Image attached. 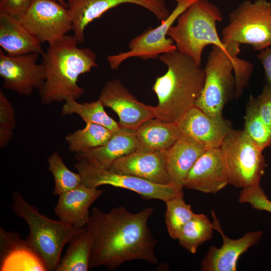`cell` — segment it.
Masks as SVG:
<instances>
[{"instance_id": "1", "label": "cell", "mask_w": 271, "mask_h": 271, "mask_svg": "<svg viewBox=\"0 0 271 271\" xmlns=\"http://www.w3.org/2000/svg\"><path fill=\"white\" fill-rule=\"evenodd\" d=\"M153 213L151 207L134 213L121 206L107 212L93 208L85 226L92 240L89 268L113 270L133 260L157 263V241L148 224Z\"/></svg>"}, {"instance_id": "2", "label": "cell", "mask_w": 271, "mask_h": 271, "mask_svg": "<svg viewBox=\"0 0 271 271\" xmlns=\"http://www.w3.org/2000/svg\"><path fill=\"white\" fill-rule=\"evenodd\" d=\"M78 44L68 35L49 44L42 55L46 78L39 90L42 104L65 101L69 97L77 100L83 95L84 89L78 85V78L98 65L95 53L78 47Z\"/></svg>"}, {"instance_id": "3", "label": "cell", "mask_w": 271, "mask_h": 271, "mask_svg": "<svg viewBox=\"0 0 271 271\" xmlns=\"http://www.w3.org/2000/svg\"><path fill=\"white\" fill-rule=\"evenodd\" d=\"M168 67L166 73L158 77L152 87L158 103L152 108L155 118L177 123L195 105L204 86V68L177 50L159 56Z\"/></svg>"}, {"instance_id": "4", "label": "cell", "mask_w": 271, "mask_h": 271, "mask_svg": "<svg viewBox=\"0 0 271 271\" xmlns=\"http://www.w3.org/2000/svg\"><path fill=\"white\" fill-rule=\"evenodd\" d=\"M222 20V13L217 6L208 0H197L178 17L176 25L169 29L167 36L173 40L180 53L201 66L202 52L208 45L218 47L229 54L216 29V23Z\"/></svg>"}, {"instance_id": "5", "label": "cell", "mask_w": 271, "mask_h": 271, "mask_svg": "<svg viewBox=\"0 0 271 271\" xmlns=\"http://www.w3.org/2000/svg\"><path fill=\"white\" fill-rule=\"evenodd\" d=\"M10 207L28 224L29 234L26 241L43 259L49 270L55 271L64 246L83 228H78L41 214L18 191L12 194Z\"/></svg>"}, {"instance_id": "6", "label": "cell", "mask_w": 271, "mask_h": 271, "mask_svg": "<svg viewBox=\"0 0 271 271\" xmlns=\"http://www.w3.org/2000/svg\"><path fill=\"white\" fill-rule=\"evenodd\" d=\"M245 64V60L237 62L220 48L212 46L204 68V86L195 106L210 116H222L225 105L235 98L234 71H241Z\"/></svg>"}, {"instance_id": "7", "label": "cell", "mask_w": 271, "mask_h": 271, "mask_svg": "<svg viewBox=\"0 0 271 271\" xmlns=\"http://www.w3.org/2000/svg\"><path fill=\"white\" fill-rule=\"evenodd\" d=\"M220 148L229 184L242 189L260 186L266 168L263 151L243 129L232 128Z\"/></svg>"}, {"instance_id": "8", "label": "cell", "mask_w": 271, "mask_h": 271, "mask_svg": "<svg viewBox=\"0 0 271 271\" xmlns=\"http://www.w3.org/2000/svg\"><path fill=\"white\" fill-rule=\"evenodd\" d=\"M221 40L226 47L232 43L244 44L260 51L271 46V2H242L230 14Z\"/></svg>"}, {"instance_id": "9", "label": "cell", "mask_w": 271, "mask_h": 271, "mask_svg": "<svg viewBox=\"0 0 271 271\" xmlns=\"http://www.w3.org/2000/svg\"><path fill=\"white\" fill-rule=\"evenodd\" d=\"M77 161L74 167L80 175L82 184L89 187L110 185L133 191L146 200L158 199L165 203L177 196L184 195L183 190L172 184H159L135 176L113 172L97 167L84 159Z\"/></svg>"}, {"instance_id": "10", "label": "cell", "mask_w": 271, "mask_h": 271, "mask_svg": "<svg viewBox=\"0 0 271 271\" xmlns=\"http://www.w3.org/2000/svg\"><path fill=\"white\" fill-rule=\"evenodd\" d=\"M175 1L177 3L176 8L167 19L161 21L160 25L147 30L131 40L128 51L107 56V62L112 70L117 69L122 62L130 57L156 59L162 54L177 50L173 40L167 36L168 31L178 17L197 0Z\"/></svg>"}, {"instance_id": "11", "label": "cell", "mask_w": 271, "mask_h": 271, "mask_svg": "<svg viewBox=\"0 0 271 271\" xmlns=\"http://www.w3.org/2000/svg\"><path fill=\"white\" fill-rule=\"evenodd\" d=\"M16 18L41 43L50 44L72 31L67 8L56 0H31Z\"/></svg>"}, {"instance_id": "12", "label": "cell", "mask_w": 271, "mask_h": 271, "mask_svg": "<svg viewBox=\"0 0 271 271\" xmlns=\"http://www.w3.org/2000/svg\"><path fill=\"white\" fill-rule=\"evenodd\" d=\"M72 22L73 36L79 44L84 42V31L92 21L110 9L122 4H133L152 12L158 20L167 19L170 13L165 0H66Z\"/></svg>"}, {"instance_id": "13", "label": "cell", "mask_w": 271, "mask_h": 271, "mask_svg": "<svg viewBox=\"0 0 271 271\" xmlns=\"http://www.w3.org/2000/svg\"><path fill=\"white\" fill-rule=\"evenodd\" d=\"M37 53L9 56L0 50V76L4 88L20 95L29 96L35 89L39 90L45 81L43 63L38 64Z\"/></svg>"}, {"instance_id": "14", "label": "cell", "mask_w": 271, "mask_h": 271, "mask_svg": "<svg viewBox=\"0 0 271 271\" xmlns=\"http://www.w3.org/2000/svg\"><path fill=\"white\" fill-rule=\"evenodd\" d=\"M214 230L221 235L220 247L211 246L200 262L202 271H236L240 256L251 247L258 243L262 236L260 230L250 231L238 239H231L224 233L216 213L211 210Z\"/></svg>"}, {"instance_id": "15", "label": "cell", "mask_w": 271, "mask_h": 271, "mask_svg": "<svg viewBox=\"0 0 271 271\" xmlns=\"http://www.w3.org/2000/svg\"><path fill=\"white\" fill-rule=\"evenodd\" d=\"M98 99L104 107L117 114L123 127L136 130L145 121L155 118L152 106L138 101L118 79L106 82Z\"/></svg>"}, {"instance_id": "16", "label": "cell", "mask_w": 271, "mask_h": 271, "mask_svg": "<svg viewBox=\"0 0 271 271\" xmlns=\"http://www.w3.org/2000/svg\"><path fill=\"white\" fill-rule=\"evenodd\" d=\"M176 124L182 134L207 149L219 148L233 128L231 122L222 116H210L196 106L188 110Z\"/></svg>"}, {"instance_id": "17", "label": "cell", "mask_w": 271, "mask_h": 271, "mask_svg": "<svg viewBox=\"0 0 271 271\" xmlns=\"http://www.w3.org/2000/svg\"><path fill=\"white\" fill-rule=\"evenodd\" d=\"M108 170L154 183L172 184L164 151L141 148L115 161Z\"/></svg>"}, {"instance_id": "18", "label": "cell", "mask_w": 271, "mask_h": 271, "mask_svg": "<svg viewBox=\"0 0 271 271\" xmlns=\"http://www.w3.org/2000/svg\"><path fill=\"white\" fill-rule=\"evenodd\" d=\"M228 184V177L219 148L207 149L189 171L184 188L216 194Z\"/></svg>"}, {"instance_id": "19", "label": "cell", "mask_w": 271, "mask_h": 271, "mask_svg": "<svg viewBox=\"0 0 271 271\" xmlns=\"http://www.w3.org/2000/svg\"><path fill=\"white\" fill-rule=\"evenodd\" d=\"M1 271H48L43 259L26 239L0 227Z\"/></svg>"}, {"instance_id": "20", "label": "cell", "mask_w": 271, "mask_h": 271, "mask_svg": "<svg viewBox=\"0 0 271 271\" xmlns=\"http://www.w3.org/2000/svg\"><path fill=\"white\" fill-rule=\"evenodd\" d=\"M103 193L102 190L82 184L59 195L54 212L61 221L78 228H84L90 218L89 207Z\"/></svg>"}, {"instance_id": "21", "label": "cell", "mask_w": 271, "mask_h": 271, "mask_svg": "<svg viewBox=\"0 0 271 271\" xmlns=\"http://www.w3.org/2000/svg\"><path fill=\"white\" fill-rule=\"evenodd\" d=\"M141 148L136 130L121 126L113 132L103 145L83 152L75 153L76 161L84 159L100 168L108 170L118 159Z\"/></svg>"}, {"instance_id": "22", "label": "cell", "mask_w": 271, "mask_h": 271, "mask_svg": "<svg viewBox=\"0 0 271 271\" xmlns=\"http://www.w3.org/2000/svg\"><path fill=\"white\" fill-rule=\"evenodd\" d=\"M207 149L190 137L181 134L170 148L164 151L167 170L173 185L183 189L189 171Z\"/></svg>"}, {"instance_id": "23", "label": "cell", "mask_w": 271, "mask_h": 271, "mask_svg": "<svg viewBox=\"0 0 271 271\" xmlns=\"http://www.w3.org/2000/svg\"><path fill=\"white\" fill-rule=\"evenodd\" d=\"M41 42L15 16L0 13V46L9 56L43 55Z\"/></svg>"}, {"instance_id": "24", "label": "cell", "mask_w": 271, "mask_h": 271, "mask_svg": "<svg viewBox=\"0 0 271 271\" xmlns=\"http://www.w3.org/2000/svg\"><path fill=\"white\" fill-rule=\"evenodd\" d=\"M136 134L142 148L165 151L182 134L176 123L153 118L143 123L136 130Z\"/></svg>"}, {"instance_id": "25", "label": "cell", "mask_w": 271, "mask_h": 271, "mask_svg": "<svg viewBox=\"0 0 271 271\" xmlns=\"http://www.w3.org/2000/svg\"><path fill=\"white\" fill-rule=\"evenodd\" d=\"M68 247L55 271H87L92 240L85 227L68 243Z\"/></svg>"}, {"instance_id": "26", "label": "cell", "mask_w": 271, "mask_h": 271, "mask_svg": "<svg viewBox=\"0 0 271 271\" xmlns=\"http://www.w3.org/2000/svg\"><path fill=\"white\" fill-rule=\"evenodd\" d=\"M104 107L99 99L95 101L80 103L73 98L69 97L62 107L61 114L63 116L77 114L86 124H99L114 132L121 125L107 114Z\"/></svg>"}, {"instance_id": "27", "label": "cell", "mask_w": 271, "mask_h": 271, "mask_svg": "<svg viewBox=\"0 0 271 271\" xmlns=\"http://www.w3.org/2000/svg\"><path fill=\"white\" fill-rule=\"evenodd\" d=\"M113 132L108 128L94 123L86 124L82 129L68 134L65 140L71 153H78L104 145Z\"/></svg>"}, {"instance_id": "28", "label": "cell", "mask_w": 271, "mask_h": 271, "mask_svg": "<svg viewBox=\"0 0 271 271\" xmlns=\"http://www.w3.org/2000/svg\"><path fill=\"white\" fill-rule=\"evenodd\" d=\"M214 230L212 222L204 214H195L182 228L178 238L179 244L191 253L210 240Z\"/></svg>"}, {"instance_id": "29", "label": "cell", "mask_w": 271, "mask_h": 271, "mask_svg": "<svg viewBox=\"0 0 271 271\" xmlns=\"http://www.w3.org/2000/svg\"><path fill=\"white\" fill-rule=\"evenodd\" d=\"M244 118L243 130L250 139L262 151L271 147V128L261 117L252 95L249 96Z\"/></svg>"}, {"instance_id": "30", "label": "cell", "mask_w": 271, "mask_h": 271, "mask_svg": "<svg viewBox=\"0 0 271 271\" xmlns=\"http://www.w3.org/2000/svg\"><path fill=\"white\" fill-rule=\"evenodd\" d=\"M165 203V223L168 232L171 238L177 239L183 227L195 213L192 210L191 206L185 202L184 195L177 196Z\"/></svg>"}, {"instance_id": "31", "label": "cell", "mask_w": 271, "mask_h": 271, "mask_svg": "<svg viewBox=\"0 0 271 271\" xmlns=\"http://www.w3.org/2000/svg\"><path fill=\"white\" fill-rule=\"evenodd\" d=\"M48 170L52 173L55 182L53 194H60L73 189L82 184L79 173L70 170L58 152H53L48 158Z\"/></svg>"}, {"instance_id": "32", "label": "cell", "mask_w": 271, "mask_h": 271, "mask_svg": "<svg viewBox=\"0 0 271 271\" xmlns=\"http://www.w3.org/2000/svg\"><path fill=\"white\" fill-rule=\"evenodd\" d=\"M16 127L14 107L4 93L0 90V148L7 147L11 141Z\"/></svg>"}, {"instance_id": "33", "label": "cell", "mask_w": 271, "mask_h": 271, "mask_svg": "<svg viewBox=\"0 0 271 271\" xmlns=\"http://www.w3.org/2000/svg\"><path fill=\"white\" fill-rule=\"evenodd\" d=\"M238 202L249 204L255 210L271 213V201L260 185L242 189L238 197Z\"/></svg>"}, {"instance_id": "34", "label": "cell", "mask_w": 271, "mask_h": 271, "mask_svg": "<svg viewBox=\"0 0 271 271\" xmlns=\"http://www.w3.org/2000/svg\"><path fill=\"white\" fill-rule=\"evenodd\" d=\"M256 99L261 117L271 128V86L266 83Z\"/></svg>"}, {"instance_id": "35", "label": "cell", "mask_w": 271, "mask_h": 271, "mask_svg": "<svg viewBox=\"0 0 271 271\" xmlns=\"http://www.w3.org/2000/svg\"><path fill=\"white\" fill-rule=\"evenodd\" d=\"M31 0H0V13H6L16 17L27 9Z\"/></svg>"}, {"instance_id": "36", "label": "cell", "mask_w": 271, "mask_h": 271, "mask_svg": "<svg viewBox=\"0 0 271 271\" xmlns=\"http://www.w3.org/2000/svg\"><path fill=\"white\" fill-rule=\"evenodd\" d=\"M256 57L263 68L266 83L271 86V46L259 51Z\"/></svg>"}, {"instance_id": "37", "label": "cell", "mask_w": 271, "mask_h": 271, "mask_svg": "<svg viewBox=\"0 0 271 271\" xmlns=\"http://www.w3.org/2000/svg\"><path fill=\"white\" fill-rule=\"evenodd\" d=\"M59 3H60L61 4H62L63 6L67 8V4L65 1V0H56Z\"/></svg>"}]
</instances>
